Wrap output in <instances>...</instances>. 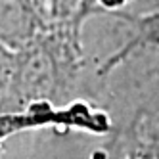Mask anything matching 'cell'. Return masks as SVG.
Here are the masks:
<instances>
[{
    "label": "cell",
    "mask_w": 159,
    "mask_h": 159,
    "mask_svg": "<svg viewBox=\"0 0 159 159\" xmlns=\"http://www.w3.org/2000/svg\"><path fill=\"white\" fill-rule=\"evenodd\" d=\"M42 33L44 27L33 0H0V48L21 54Z\"/></svg>",
    "instance_id": "obj_1"
},
{
    "label": "cell",
    "mask_w": 159,
    "mask_h": 159,
    "mask_svg": "<svg viewBox=\"0 0 159 159\" xmlns=\"http://www.w3.org/2000/svg\"><path fill=\"white\" fill-rule=\"evenodd\" d=\"M130 23V40L119 54L113 56V65H117L129 58V54L136 46L144 48H155L159 50V8L150 14H144L140 17L134 16H123Z\"/></svg>",
    "instance_id": "obj_2"
},
{
    "label": "cell",
    "mask_w": 159,
    "mask_h": 159,
    "mask_svg": "<svg viewBox=\"0 0 159 159\" xmlns=\"http://www.w3.org/2000/svg\"><path fill=\"white\" fill-rule=\"evenodd\" d=\"M130 2L132 0H94V4L100 12H109V14H117L119 10L129 6Z\"/></svg>",
    "instance_id": "obj_3"
},
{
    "label": "cell",
    "mask_w": 159,
    "mask_h": 159,
    "mask_svg": "<svg viewBox=\"0 0 159 159\" xmlns=\"http://www.w3.org/2000/svg\"><path fill=\"white\" fill-rule=\"evenodd\" d=\"M129 159H153L152 155H146V153H130Z\"/></svg>",
    "instance_id": "obj_4"
}]
</instances>
